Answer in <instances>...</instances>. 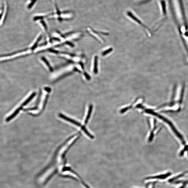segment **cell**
<instances>
[{
    "label": "cell",
    "instance_id": "obj_10",
    "mask_svg": "<svg viewBox=\"0 0 188 188\" xmlns=\"http://www.w3.org/2000/svg\"><path fill=\"white\" fill-rule=\"evenodd\" d=\"M22 107H23L21 106H20V107L18 108V109H17V110H16V111L13 113V114H12L10 116H9L6 119V121L7 122H8L9 121H10L14 117L16 116V115L18 113L20 110L22 109Z\"/></svg>",
    "mask_w": 188,
    "mask_h": 188
},
{
    "label": "cell",
    "instance_id": "obj_15",
    "mask_svg": "<svg viewBox=\"0 0 188 188\" xmlns=\"http://www.w3.org/2000/svg\"><path fill=\"white\" fill-rule=\"evenodd\" d=\"M161 5H162V9L163 13L164 14H165V4L164 1H161Z\"/></svg>",
    "mask_w": 188,
    "mask_h": 188
},
{
    "label": "cell",
    "instance_id": "obj_16",
    "mask_svg": "<svg viewBox=\"0 0 188 188\" xmlns=\"http://www.w3.org/2000/svg\"><path fill=\"white\" fill-rule=\"evenodd\" d=\"M45 91H47L48 92H50L51 90L50 88L49 87H45Z\"/></svg>",
    "mask_w": 188,
    "mask_h": 188
},
{
    "label": "cell",
    "instance_id": "obj_8",
    "mask_svg": "<svg viewBox=\"0 0 188 188\" xmlns=\"http://www.w3.org/2000/svg\"><path fill=\"white\" fill-rule=\"evenodd\" d=\"M171 173L169 172L164 175H159V176H153V177H148L147 178H146V180H149L150 179H165L168 177V176H170L171 175Z\"/></svg>",
    "mask_w": 188,
    "mask_h": 188
},
{
    "label": "cell",
    "instance_id": "obj_13",
    "mask_svg": "<svg viewBox=\"0 0 188 188\" xmlns=\"http://www.w3.org/2000/svg\"><path fill=\"white\" fill-rule=\"evenodd\" d=\"M112 51L113 48H109V49H107L106 50L103 51L102 53V55L103 56H106V55H107V54L111 52Z\"/></svg>",
    "mask_w": 188,
    "mask_h": 188
},
{
    "label": "cell",
    "instance_id": "obj_4",
    "mask_svg": "<svg viewBox=\"0 0 188 188\" xmlns=\"http://www.w3.org/2000/svg\"><path fill=\"white\" fill-rule=\"evenodd\" d=\"M41 60L45 67L46 68L47 70L49 71L50 72H52L53 71V68L52 66L45 57H41Z\"/></svg>",
    "mask_w": 188,
    "mask_h": 188
},
{
    "label": "cell",
    "instance_id": "obj_2",
    "mask_svg": "<svg viewBox=\"0 0 188 188\" xmlns=\"http://www.w3.org/2000/svg\"><path fill=\"white\" fill-rule=\"evenodd\" d=\"M172 8L180 27L186 26L181 0H171Z\"/></svg>",
    "mask_w": 188,
    "mask_h": 188
},
{
    "label": "cell",
    "instance_id": "obj_3",
    "mask_svg": "<svg viewBox=\"0 0 188 188\" xmlns=\"http://www.w3.org/2000/svg\"><path fill=\"white\" fill-rule=\"evenodd\" d=\"M32 50L30 48L22 50L6 55H0V62H6L27 56L31 54Z\"/></svg>",
    "mask_w": 188,
    "mask_h": 188
},
{
    "label": "cell",
    "instance_id": "obj_9",
    "mask_svg": "<svg viewBox=\"0 0 188 188\" xmlns=\"http://www.w3.org/2000/svg\"><path fill=\"white\" fill-rule=\"evenodd\" d=\"M127 15H128V16H129V17H130L131 18H132L133 20H134V21H135L136 22L139 23V24H140V25H142V26H144V27H145V28H146V27H145L144 25H143V23H142L141 21H140L138 18H137V17H136V16H134V15H133V14L131 13L130 12H127Z\"/></svg>",
    "mask_w": 188,
    "mask_h": 188
},
{
    "label": "cell",
    "instance_id": "obj_5",
    "mask_svg": "<svg viewBox=\"0 0 188 188\" xmlns=\"http://www.w3.org/2000/svg\"><path fill=\"white\" fill-rule=\"evenodd\" d=\"M59 116L61 118L73 124H74L75 125L77 126H81L80 123H79L77 122L76 121L70 118L67 117L65 116L64 115L62 114H59Z\"/></svg>",
    "mask_w": 188,
    "mask_h": 188
},
{
    "label": "cell",
    "instance_id": "obj_7",
    "mask_svg": "<svg viewBox=\"0 0 188 188\" xmlns=\"http://www.w3.org/2000/svg\"><path fill=\"white\" fill-rule=\"evenodd\" d=\"M98 56L95 55L94 57L93 61V72L95 74H97L98 73Z\"/></svg>",
    "mask_w": 188,
    "mask_h": 188
},
{
    "label": "cell",
    "instance_id": "obj_14",
    "mask_svg": "<svg viewBox=\"0 0 188 188\" xmlns=\"http://www.w3.org/2000/svg\"><path fill=\"white\" fill-rule=\"evenodd\" d=\"M186 172L185 173H182L181 175H178V176H177V177H174V178H172V179H170V180H169V182H172V181H174V180H176V179H178V178H180V177H183V176H184L185 175H186Z\"/></svg>",
    "mask_w": 188,
    "mask_h": 188
},
{
    "label": "cell",
    "instance_id": "obj_12",
    "mask_svg": "<svg viewBox=\"0 0 188 188\" xmlns=\"http://www.w3.org/2000/svg\"><path fill=\"white\" fill-rule=\"evenodd\" d=\"M92 105H91L89 107V111H88V114H87L86 119L85 122L86 124L87 123V122H88V120H89L92 111Z\"/></svg>",
    "mask_w": 188,
    "mask_h": 188
},
{
    "label": "cell",
    "instance_id": "obj_17",
    "mask_svg": "<svg viewBox=\"0 0 188 188\" xmlns=\"http://www.w3.org/2000/svg\"><path fill=\"white\" fill-rule=\"evenodd\" d=\"M185 187V185H184L180 187L179 188H184Z\"/></svg>",
    "mask_w": 188,
    "mask_h": 188
},
{
    "label": "cell",
    "instance_id": "obj_1",
    "mask_svg": "<svg viewBox=\"0 0 188 188\" xmlns=\"http://www.w3.org/2000/svg\"><path fill=\"white\" fill-rule=\"evenodd\" d=\"M183 92L184 90L182 85L177 87L170 102L162 105L159 108L163 109L162 111L165 112L180 111L182 103Z\"/></svg>",
    "mask_w": 188,
    "mask_h": 188
},
{
    "label": "cell",
    "instance_id": "obj_11",
    "mask_svg": "<svg viewBox=\"0 0 188 188\" xmlns=\"http://www.w3.org/2000/svg\"><path fill=\"white\" fill-rule=\"evenodd\" d=\"M36 94V93H35V92L34 93H33V94L30 96V97H29V98H28V99H27V100H26V101H25V102L22 104L21 106L22 107L24 106L25 105H27V104H28V103H29L32 99H33V98L35 96Z\"/></svg>",
    "mask_w": 188,
    "mask_h": 188
},
{
    "label": "cell",
    "instance_id": "obj_6",
    "mask_svg": "<svg viewBox=\"0 0 188 188\" xmlns=\"http://www.w3.org/2000/svg\"><path fill=\"white\" fill-rule=\"evenodd\" d=\"M42 38V34H40L37 37L35 40L34 41L33 44H32L31 46H30V48L31 50L32 51L34 50L35 49V48L37 47V46L38 43L40 41L41 39Z\"/></svg>",
    "mask_w": 188,
    "mask_h": 188
}]
</instances>
